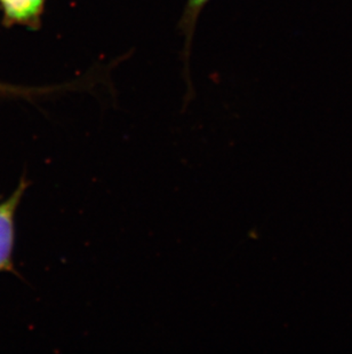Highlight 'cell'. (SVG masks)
Returning <instances> with one entry per match:
<instances>
[{
    "label": "cell",
    "instance_id": "6da1fadb",
    "mask_svg": "<svg viewBox=\"0 0 352 354\" xmlns=\"http://www.w3.org/2000/svg\"><path fill=\"white\" fill-rule=\"evenodd\" d=\"M30 183L22 178L13 194L0 202V273L17 274L14 263L17 212Z\"/></svg>",
    "mask_w": 352,
    "mask_h": 354
},
{
    "label": "cell",
    "instance_id": "7a4b0ae2",
    "mask_svg": "<svg viewBox=\"0 0 352 354\" xmlns=\"http://www.w3.org/2000/svg\"><path fill=\"white\" fill-rule=\"evenodd\" d=\"M212 0H186L184 8H183L182 15L179 17V24H177V30L181 32L184 37V44H183L182 61L183 71L184 76L188 83H190V55L193 50V37L196 32L197 24L199 20L200 14L204 8L208 5Z\"/></svg>",
    "mask_w": 352,
    "mask_h": 354
},
{
    "label": "cell",
    "instance_id": "3957f363",
    "mask_svg": "<svg viewBox=\"0 0 352 354\" xmlns=\"http://www.w3.org/2000/svg\"><path fill=\"white\" fill-rule=\"evenodd\" d=\"M8 20L20 24H37L45 0H0Z\"/></svg>",
    "mask_w": 352,
    "mask_h": 354
}]
</instances>
